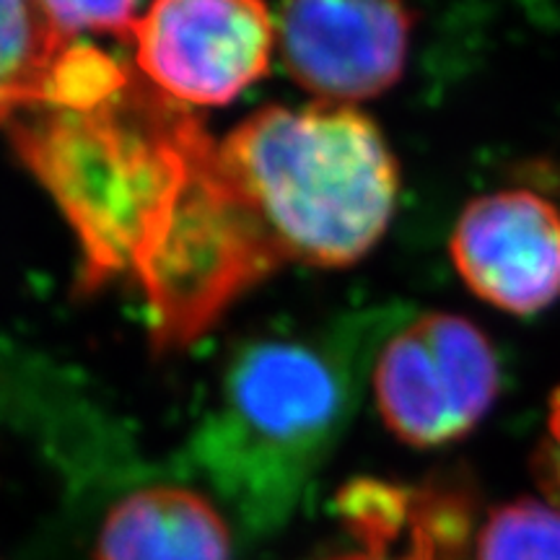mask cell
I'll return each mask as SVG.
<instances>
[{
	"label": "cell",
	"mask_w": 560,
	"mask_h": 560,
	"mask_svg": "<svg viewBox=\"0 0 560 560\" xmlns=\"http://www.w3.org/2000/svg\"><path fill=\"white\" fill-rule=\"evenodd\" d=\"M81 249L89 291L125 280L161 350L190 346L285 265L346 268L382 240L400 174L353 107L270 104L223 138L136 73L11 125Z\"/></svg>",
	"instance_id": "1"
},
{
	"label": "cell",
	"mask_w": 560,
	"mask_h": 560,
	"mask_svg": "<svg viewBox=\"0 0 560 560\" xmlns=\"http://www.w3.org/2000/svg\"><path fill=\"white\" fill-rule=\"evenodd\" d=\"M371 338L376 325L346 319L234 350L187 452L247 527H280L332 454L359 402Z\"/></svg>",
	"instance_id": "2"
},
{
	"label": "cell",
	"mask_w": 560,
	"mask_h": 560,
	"mask_svg": "<svg viewBox=\"0 0 560 560\" xmlns=\"http://www.w3.org/2000/svg\"><path fill=\"white\" fill-rule=\"evenodd\" d=\"M501 392V363L486 332L457 314H423L380 350L376 408L410 446H444L467 436Z\"/></svg>",
	"instance_id": "3"
},
{
	"label": "cell",
	"mask_w": 560,
	"mask_h": 560,
	"mask_svg": "<svg viewBox=\"0 0 560 560\" xmlns=\"http://www.w3.org/2000/svg\"><path fill=\"white\" fill-rule=\"evenodd\" d=\"M138 73L172 102L221 107L268 73L265 0H153L130 32Z\"/></svg>",
	"instance_id": "4"
},
{
	"label": "cell",
	"mask_w": 560,
	"mask_h": 560,
	"mask_svg": "<svg viewBox=\"0 0 560 560\" xmlns=\"http://www.w3.org/2000/svg\"><path fill=\"white\" fill-rule=\"evenodd\" d=\"M276 39L301 89L348 107L400 81L410 13L402 0H283Z\"/></svg>",
	"instance_id": "5"
},
{
	"label": "cell",
	"mask_w": 560,
	"mask_h": 560,
	"mask_svg": "<svg viewBox=\"0 0 560 560\" xmlns=\"http://www.w3.org/2000/svg\"><path fill=\"white\" fill-rule=\"evenodd\" d=\"M452 262L475 296L509 314H537L560 299V210L532 190L467 202L452 231Z\"/></svg>",
	"instance_id": "6"
},
{
	"label": "cell",
	"mask_w": 560,
	"mask_h": 560,
	"mask_svg": "<svg viewBox=\"0 0 560 560\" xmlns=\"http://www.w3.org/2000/svg\"><path fill=\"white\" fill-rule=\"evenodd\" d=\"M359 548L322 560H467L470 499L446 486L353 480L335 501Z\"/></svg>",
	"instance_id": "7"
},
{
	"label": "cell",
	"mask_w": 560,
	"mask_h": 560,
	"mask_svg": "<svg viewBox=\"0 0 560 560\" xmlns=\"http://www.w3.org/2000/svg\"><path fill=\"white\" fill-rule=\"evenodd\" d=\"M94 560H231V535L219 506L198 490L149 486L107 511Z\"/></svg>",
	"instance_id": "8"
},
{
	"label": "cell",
	"mask_w": 560,
	"mask_h": 560,
	"mask_svg": "<svg viewBox=\"0 0 560 560\" xmlns=\"http://www.w3.org/2000/svg\"><path fill=\"white\" fill-rule=\"evenodd\" d=\"M75 45L39 0H0V125L50 107Z\"/></svg>",
	"instance_id": "9"
},
{
	"label": "cell",
	"mask_w": 560,
	"mask_h": 560,
	"mask_svg": "<svg viewBox=\"0 0 560 560\" xmlns=\"http://www.w3.org/2000/svg\"><path fill=\"white\" fill-rule=\"evenodd\" d=\"M475 560H560V509L535 499L493 509L475 535Z\"/></svg>",
	"instance_id": "10"
},
{
	"label": "cell",
	"mask_w": 560,
	"mask_h": 560,
	"mask_svg": "<svg viewBox=\"0 0 560 560\" xmlns=\"http://www.w3.org/2000/svg\"><path fill=\"white\" fill-rule=\"evenodd\" d=\"M42 9L66 37L81 32H109L130 37L140 0H39Z\"/></svg>",
	"instance_id": "11"
},
{
	"label": "cell",
	"mask_w": 560,
	"mask_h": 560,
	"mask_svg": "<svg viewBox=\"0 0 560 560\" xmlns=\"http://www.w3.org/2000/svg\"><path fill=\"white\" fill-rule=\"evenodd\" d=\"M537 480L552 506L560 509V387L552 392L545 436L537 452Z\"/></svg>",
	"instance_id": "12"
}]
</instances>
